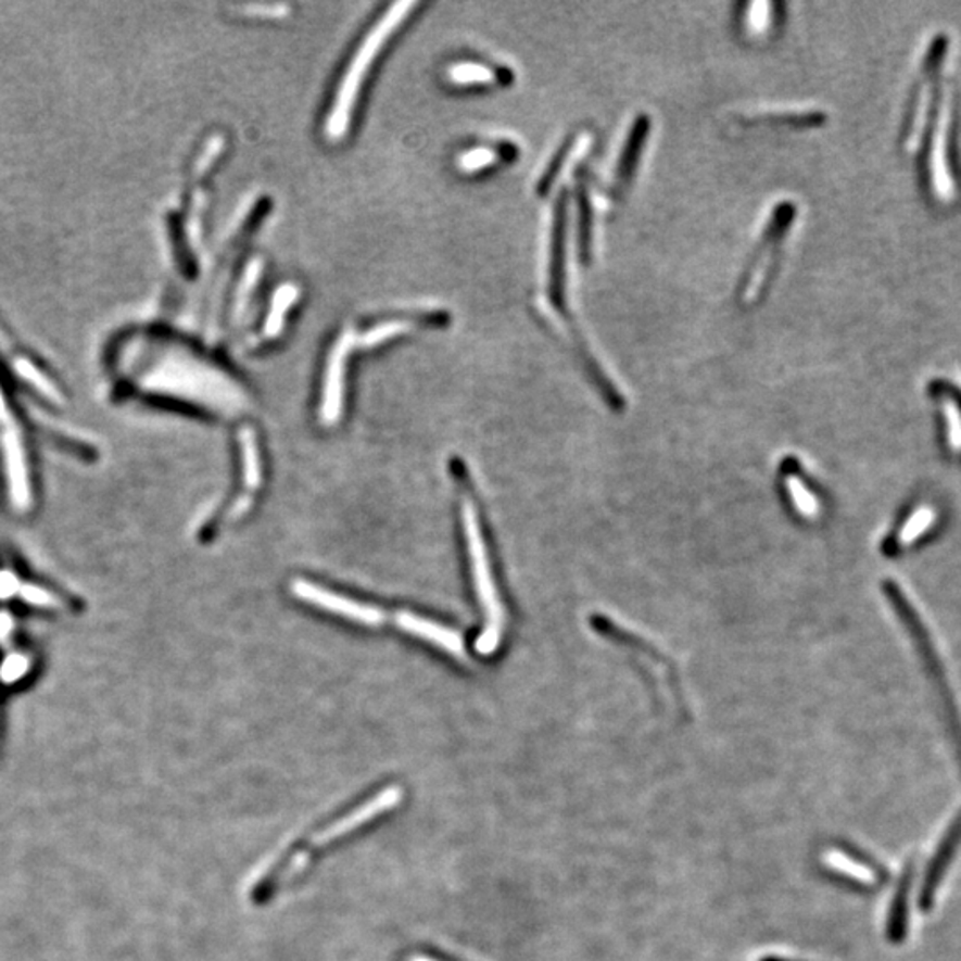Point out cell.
<instances>
[{
  "label": "cell",
  "mask_w": 961,
  "mask_h": 961,
  "mask_svg": "<svg viewBox=\"0 0 961 961\" xmlns=\"http://www.w3.org/2000/svg\"><path fill=\"white\" fill-rule=\"evenodd\" d=\"M946 50V36H938L927 55H924L926 60L922 64L919 91L913 94V100L926 111L924 114L908 111V116L924 119V128H921L919 136L921 143L915 150V155H918L922 188L926 189L930 197L937 198H951L952 194H957L960 189L958 184L961 182L960 155H958L954 122H952L954 105L946 100L947 91L941 74Z\"/></svg>",
  "instance_id": "obj_1"
},
{
  "label": "cell",
  "mask_w": 961,
  "mask_h": 961,
  "mask_svg": "<svg viewBox=\"0 0 961 961\" xmlns=\"http://www.w3.org/2000/svg\"><path fill=\"white\" fill-rule=\"evenodd\" d=\"M136 381L139 389L147 392L178 395L222 412L241 405V401L233 400L232 390L228 389L225 378H217L205 365L186 358L161 364L155 362L138 372Z\"/></svg>",
  "instance_id": "obj_2"
},
{
  "label": "cell",
  "mask_w": 961,
  "mask_h": 961,
  "mask_svg": "<svg viewBox=\"0 0 961 961\" xmlns=\"http://www.w3.org/2000/svg\"><path fill=\"white\" fill-rule=\"evenodd\" d=\"M405 798V791L400 785H390L387 789L380 791L375 798L362 804L358 809L347 813L344 818L337 819L336 823H331L328 829L320 830L314 837L308 840L305 848L300 849L292 855L280 869H278L273 880H269V887H280L291 882L294 877L300 876L305 871L306 865L311 863L312 855L317 849L325 848L328 844L333 843L336 838L344 837L347 833L355 832L361 829L362 824L369 823L372 819L378 818L381 813L395 809L397 805Z\"/></svg>",
  "instance_id": "obj_3"
},
{
  "label": "cell",
  "mask_w": 961,
  "mask_h": 961,
  "mask_svg": "<svg viewBox=\"0 0 961 961\" xmlns=\"http://www.w3.org/2000/svg\"><path fill=\"white\" fill-rule=\"evenodd\" d=\"M0 467L11 509L18 515H25L35 504L29 451L25 444L24 431L16 417H13L2 389H0Z\"/></svg>",
  "instance_id": "obj_4"
},
{
  "label": "cell",
  "mask_w": 961,
  "mask_h": 961,
  "mask_svg": "<svg viewBox=\"0 0 961 961\" xmlns=\"http://www.w3.org/2000/svg\"><path fill=\"white\" fill-rule=\"evenodd\" d=\"M464 529L467 545H469L470 561H472L476 592H478L479 600H481L484 611H486V631L478 640V650L481 654H489L497 646L498 637H501L503 607H501V602H498L492 572H490L492 568H490L486 545H484L483 538H481L478 515H476V508H473V504L470 501H465L464 503Z\"/></svg>",
  "instance_id": "obj_5"
},
{
  "label": "cell",
  "mask_w": 961,
  "mask_h": 961,
  "mask_svg": "<svg viewBox=\"0 0 961 961\" xmlns=\"http://www.w3.org/2000/svg\"><path fill=\"white\" fill-rule=\"evenodd\" d=\"M793 203H780L774 208L773 217L766 228L764 236L760 239V244L751 255V261L745 269V277L739 283V300L745 301L748 305H754L755 301H759L768 291V283L771 281L774 266L779 261L780 246L785 239V233L789 230V225L794 219Z\"/></svg>",
  "instance_id": "obj_6"
},
{
  "label": "cell",
  "mask_w": 961,
  "mask_h": 961,
  "mask_svg": "<svg viewBox=\"0 0 961 961\" xmlns=\"http://www.w3.org/2000/svg\"><path fill=\"white\" fill-rule=\"evenodd\" d=\"M548 298L554 308L567 317V194L562 192L554 208L551 264H548Z\"/></svg>",
  "instance_id": "obj_7"
},
{
  "label": "cell",
  "mask_w": 961,
  "mask_h": 961,
  "mask_svg": "<svg viewBox=\"0 0 961 961\" xmlns=\"http://www.w3.org/2000/svg\"><path fill=\"white\" fill-rule=\"evenodd\" d=\"M960 844L961 813L954 819L951 829L947 830L946 837L941 840L937 853H935L932 862H930L926 877H924V883H922L921 899H919V901H921L922 910H930V908H932L933 897H935V893H937L938 883L941 882V877H944V873H946L947 868H949L952 857H954L958 848H960Z\"/></svg>",
  "instance_id": "obj_8"
},
{
  "label": "cell",
  "mask_w": 961,
  "mask_h": 961,
  "mask_svg": "<svg viewBox=\"0 0 961 961\" xmlns=\"http://www.w3.org/2000/svg\"><path fill=\"white\" fill-rule=\"evenodd\" d=\"M648 132H650V118L646 114H640L634 119V124H632L625 147L621 150L620 159H618L617 180H615L617 198L623 197V192L629 188V184H631L632 177L636 173L640 155L643 152V147H645Z\"/></svg>",
  "instance_id": "obj_9"
},
{
  "label": "cell",
  "mask_w": 961,
  "mask_h": 961,
  "mask_svg": "<svg viewBox=\"0 0 961 961\" xmlns=\"http://www.w3.org/2000/svg\"><path fill=\"white\" fill-rule=\"evenodd\" d=\"M913 863L907 865L902 873L901 882L897 885V893L894 896L893 907H890V915H888L887 935L888 940L894 944H901L902 938L907 935L908 922V894L912 888Z\"/></svg>",
  "instance_id": "obj_10"
},
{
  "label": "cell",
  "mask_w": 961,
  "mask_h": 961,
  "mask_svg": "<svg viewBox=\"0 0 961 961\" xmlns=\"http://www.w3.org/2000/svg\"><path fill=\"white\" fill-rule=\"evenodd\" d=\"M577 208H579V258L582 264L592 261V228L593 214L592 203L587 197L586 182L579 180L577 184Z\"/></svg>",
  "instance_id": "obj_11"
},
{
  "label": "cell",
  "mask_w": 961,
  "mask_h": 961,
  "mask_svg": "<svg viewBox=\"0 0 961 961\" xmlns=\"http://www.w3.org/2000/svg\"><path fill=\"white\" fill-rule=\"evenodd\" d=\"M824 862L829 863L830 868L835 869L838 873L855 877L858 882H873L874 880V874L865 865L855 862L851 858L846 857V853H843V851H829L826 857H824Z\"/></svg>",
  "instance_id": "obj_12"
},
{
  "label": "cell",
  "mask_w": 961,
  "mask_h": 961,
  "mask_svg": "<svg viewBox=\"0 0 961 961\" xmlns=\"http://www.w3.org/2000/svg\"><path fill=\"white\" fill-rule=\"evenodd\" d=\"M29 656L24 652H15V654L5 657L4 662L0 666V681L8 685L16 684L29 673Z\"/></svg>",
  "instance_id": "obj_13"
},
{
  "label": "cell",
  "mask_w": 961,
  "mask_h": 961,
  "mask_svg": "<svg viewBox=\"0 0 961 961\" xmlns=\"http://www.w3.org/2000/svg\"><path fill=\"white\" fill-rule=\"evenodd\" d=\"M242 454H244V469H246V481L250 489L258 486V478H261V467H258V453H256L255 440L250 431L241 434Z\"/></svg>",
  "instance_id": "obj_14"
},
{
  "label": "cell",
  "mask_w": 961,
  "mask_h": 961,
  "mask_svg": "<svg viewBox=\"0 0 961 961\" xmlns=\"http://www.w3.org/2000/svg\"><path fill=\"white\" fill-rule=\"evenodd\" d=\"M785 483H787V490H789L794 506H796L799 511L804 513V515H809V517L810 515H815L818 506H815L813 495H810L809 490L805 489L804 481L796 478V476H787Z\"/></svg>",
  "instance_id": "obj_15"
},
{
  "label": "cell",
  "mask_w": 961,
  "mask_h": 961,
  "mask_svg": "<svg viewBox=\"0 0 961 961\" xmlns=\"http://www.w3.org/2000/svg\"><path fill=\"white\" fill-rule=\"evenodd\" d=\"M573 141H576V136H570V138L562 143L561 149L557 150L556 155H554L553 163L548 164L547 172L540 178V184H538V192L540 194H547L548 189L553 188L554 178L559 175V169H561L562 163H565V159H567L568 152L572 150Z\"/></svg>",
  "instance_id": "obj_16"
},
{
  "label": "cell",
  "mask_w": 961,
  "mask_h": 961,
  "mask_svg": "<svg viewBox=\"0 0 961 961\" xmlns=\"http://www.w3.org/2000/svg\"><path fill=\"white\" fill-rule=\"evenodd\" d=\"M11 631H13V618L5 611L0 612V641H5Z\"/></svg>",
  "instance_id": "obj_17"
},
{
  "label": "cell",
  "mask_w": 961,
  "mask_h": 961,
  "mask_svg": "<svg viewBox=\"0 0 961 961\" xmlns=\"http://www.w3.org/2000/svg\"><path fill=\"white\" fill-rule=\"evenodd\" d=\"M406 961H440L429 957H409Z\"/></svg>",
  "instance_id": "obj_18"
}]
</instances>
